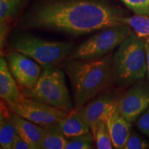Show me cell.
Returning <instances> with one entry per match:
<instances>
[{
	"instance_id": "cell-6",
	"label": "cell",
	"mask_w": 149,
	"mask_h": 149,
	"mask_svg": "<svg viewBox=\"0 0 149 149\" xmlns=\"http://www.w3.org/2000/svg\"><path fill=\"white\" fill-rule=\"evenodd\" d=\"M133 32L126 24L102 29L78 46L70 56V59H92L109 54L120 45Z\"/></svg>"
},
{
	"instance_id": "cell-19",
	"label": "cell",
	"mask_w": 149,
	"mask_h": 149,
	"mask_svg": "<svg viewBox=\"0 0 149 149\" xmlns=\"http://www.w3.org/2000/svg\"><path fill=\"white\" fill-rule=\"evenodd\" d=\"M94 141L92 132L84 135L72 137L68 140L65 149H91L93 148Z\"/></svg>"
},
{
	"instance_id": "cell-23",
	"label": "cell",
	"mask_w": 149,
	"mask_h": 149,
	"mask_svg": "<svg viewBox=\"0 0 149 149\" xmlns=\"http://www.w3.org/2000/svg\"><path fill=\"white\" fill-rule=\"evenodd\" d=\"M137 126L141 133L149 137V109L137 120Z\"/></svg>"
},
{
	"instance_id": "cell-4",
	"label": "cell",
	"mask_w": 149,
	"mask_h": 149,
	"mask_svg": "<svg viewBox=\"0 0 149 149\" xmlns=\"http://www.w3.org/2000/svg\"><path fill=\"white\" fill-rule=\"evenodd\" d=\"M10 45L14 51L36 61L44 69L55 67L73 50L72 43L52 42L31 35H20L13 39Z\"/></svg>"
},
{
	"instance_id": "cell-20",
	"label": "cell",
	"mask_w": 149,
	"mask_h": 149,
	"mask_svg": "<svg viewBox=\"0 0 149 149\" xmlns=\"http://www.w3.org/2000/svg\"><path fill=\"white\" fill-rule=\"evenodd\" d=\"M22 0H0L1 24L10 18L17 10Z\"/></svg>"
},
{
	"instance_id": "cell-15",
	"label": "cell",
	"mask_w": 149,
	"mask_h": 149,
	"mask_svg": "<svg viewBox=\"0 0 149 149\" xmlns=\"http://www.w3.org/2000/svg\"><path fill=\"white\" fill-rule=\"evenodd\" d=\"M17 135L11 115L1 112L0 121V146L3 149H12L15 137Z\"/></svg>"
},
{
	"instance_id": "cell-5",
	"label": "cell",
	"mask_w": 149,
	"mask_h": 149,
	"mask_svg": "<svg viewBox=\"0 0 149 149\" xmlns=\"http://www.w3.org/2000/svg\"><path fill=\"white\" fill-rule=\"evenodd\" d=\"M29 97L66 112L73 110L64 73L53 67L44 69L35 85L24 90Z\"/></svg>"
},
{
	"instance_id": "cell-13",
	"label": "cell",
	"mask_w": 149,
	"mask_h": 149,
	"mask_svg": "<svg viewBox=\"0 0 149 149\" xmlns=\"http://www.w3.org/2000/svg\"><path fill=\"white\" fill-rule=\"evenodd\" d=\"M0 97L8 104L17 103L24 97L3 57L0 59Z\"/></svg>"
},
{
	"instance_id": "cell-12",
	"label": "cell",
	"mask_w": 149,
	"mask_h": 149,
	"mask_svg": "<svg viewBox=\"0 0 149 149\" xmlns=\"http://www.w3.org/2000/svg\"><path fill=\"white\" fill-rule=\"evenodd\" d=\"M17 133L24 140L33 147V149L41 148V144L46 128L26 120L13 113L11 114Z\"/></svg>"
},
{
	"instance_id": "cell-25",
	"label": "cell",
	"mask_w": 149,
	"mask_h": 149,
	"mask_svg": "<svg viewBox=\"0 0 149 149\" xmlns=\"http://www.w3.org/2000/svg\"><path fill=\"white\" fill-rule=\"evenodd\" d=\"M145 51H146V64H147V72L149 77V44L148 42H145Z\"/></svg>"
},
{
	"instance_id": "cell-24",
	"label": "cell",
	"mask_w": 149,
	"mask_h": 149,
	"mask_svg": "<svg viewBox=\"0 0 149 149\" xmlns=\"http://www.w3.org/2000/svg\"><path fill=\"white\" fill-rule=\"evenodd\" d=\"M12 149H33V148L19 135H17L13 143Z\"/></svg>"
},
{
	"instance_id": "cell-8",
	"label": "cell",
	"mask_w": 149,
	"mask_h": 149,
	"mask_svg": "<svg viewBox=\"0 0 149 149\" xmlns=\"http://www.w3.org/2000/svg\"><path fill=\"white\" fill-rule=\"evenodd\" d=\"M6 59L9 70L17 83L25 90L32 88L42 74L40 65L15 51L10 52Z\"/></svg>"
},
{
	"instance_id": "cell-10",
	"label": "cell",
	"mask_w": 149,
	"mask_h": 149,
	"mask_svg": "<svg viewBox=\"0 0 149 149\" xmlns=\"http://www.w3.org/2000/svg\"><path fill=\"white\" fill-rule=\"evenodd\" d=\"M102 120L109 130L113 147L117 149L124 148L131 133L130 123L121 114L117 101L113 100L110 104Z\"/></svg>"
},
{
	"instance_id": "cell-1",
	"label": "cell",
	"mask_w": 149,
	"mask_h": 149,
	"mask_svg": "<svg viewBox=\"0 0 149 149\" xmlns=\"http://www.w3.org/2000/svg\"><path fill=\"white\" fill-rule=\"evenodd\" d=\"M118 10L96 0H60L46 3L26 19L28 26L81 35L123 24Z\"/></svg>"
},
{
	"instance_id": "cell-21",
	"label": "cell",
	"mask_w": 149,
	"mask_h": 149,
	"mask_svg": "<svg viewBox=\"0 0 149 149\" xmlns=\"http://www.w3.org/2000/svg\"><path fill=\"white\" fill-rule=\"evenodd\" d=\"M135 14L149 16V0H121Z\"/></svg>"
},
{
	"instance_id": "cell-17",
	"label": "cell",
	"mask_w": 149,
	"mask_h": 149,
	"mask_svg": "<svg viewBox=\"0 0 149 149\" xmlns=\"http://www.w3.org/2000/svg\"><path fill=\"white\" fill-rule=\"evenodd\" d=\"M120 21L131 27L139 38L149 37V16L136 14L131 17H122Z\"/></svg>"
},
{
	"instance_id": "cell-7",
	"label": "cell",
	"mask_w": 149,
	"mask_h": 149,
	"mask_svg": "<svg viewBox=\"0 0 149 149\" xmlns=\"http://www.w3.org/2000/svg\"><path fill=\"white\" fill-rule=\"evenodd\" d=\"M8 107L12 113L46 128L59 124L69 113L25 96L17 103L8 104Z\"/></svg>"
},
{
	"instance_id": "cell-3",
	"label": "cell",
	"mask_w": 149,
	"mask_h": 149,
	"mask_svg": "<svg viewBox=\"0 0 149 149\" xmlns=\"http://www.w3.org/2000/svg\"><path fill=\"white\" fill-rule=\"evenodd\" d=\"M113 65L119 83L130 84L144 78L147 71L145 42L132 33L119 46Z\"/></svg>"
},
{
	"instance_id": "cell-14",
	"label": "cell",
	"mask_w": 149,
	"mask_h": 149,
	"mask_svg": "<svg viewBox=\"0 0 149 149\" xmlns=\"http://www.w3.org/2000/svg\"><path fill=\"white\" fill-rule=\"evenodd\" d=\"M59 129L68 139L84 135L91 131L90 126L77 110L73 109L60 121Z\"/></svg>"
},
{
	"instance_id": "cell-26",
	"label": "cell",
	"mask_w": 149,
	"mask_h": 149,
	"mask_svg": "<svg viewBox=\"0 0 149 149\" xmlns=\"http://www.w3.org/2000/svg\"><path fill=\"white\" fill-rule=\"evenodd\" d=\"M147 42L149 44V37H148V39H147Z\"/></svg>"
},
{
	"instance_id": "cell-18",
	"label": "cell",
	"mask_w": 149,
	"mask_h": 149,
	"mask_svg": "<svg viewBox=\"0 0 149 149\" xmlns=\"http://www.w3.org/2000/svg\"><path fill=\"white\" fill-rule=\"evenodd\" d=\"M93 139L98 149H111L113 148L111 136L105 122L100 121L91 130Z\"/></svg>"
},
{
	"instance_id": "cell-22",
	"label": "cell",
	"mask_w": 149,
	"mask_h": 149,
	"mask_svg": "<svg viewBox=\"0 0 149 149\" xmlns=\"http://www.w3.org/2000/svg\"><path fill=\"white\" fill-rule=\"evenodd\" d=\"M149 148V144L135 132L130 133L123 149H144Z\"/></svg>"
},
{
	"instance_id": "cell-2",
	"label": "cell",
	"mask_w": 149,
	"mask_h": 149,
	"mask_svg": "<svg viewBox=\"0 0 149 149\" xmlns=\"http://www.w3.org/2000/svg\"><path fill=\"white\" fill-rule=\"evenodd\" d=\"M64 68L71 82L75 110L105 90L114 73L111 59L107 55L92 59H70Z\"/></svg>"
},
{
	"instance_id": "cell-11",
	"label": "cell",
	"mask_w": 149,
	"mask_h": 149,
	"mask_svg": "<svg viewBox=\"0 0 149 149\" xmlns=\"http://www.w3.org/2000/svg\"><path fill=\"white\" fill-rule=\"evenodd\" d=\"M109 93L101 95L98 97L93 99L85 106L77 110L79 115L90 126L91 130L95 128L98 122L103 120L110 104L113 101Z\"/></svg>"
},
{
	"instance_id": "cell-9",
	"label": "cell",
	"mask_w": 149,
	"mask_h": 149,
	"mask_svg": "<svg viewBox=\"0 0 149 149\" xmlns=\"http://www.w3.org/2000/svg\"><path fill=\"white\" fill-rule=\"evenodd\" d=\"M117 103L121 114L130 123L133 122L149 107V89L142 86L133 87Z\"/></svg>"
},
{
	"instance_id": "cell-16",
	"label": "cell",
	"mask_w": 149,
	"mask_h": 149,
	"mask_svg": "<svg viewBox=\"0 0 149 149\" xmlns=\"http://www.w3.org/2000/svg\"><path fill=\"white\" fill-rule=\"evenodd\" d=\"M59 129V124L46 128V132L43 137L41 148L43 149H65L67 139Z\"/></svg>"
}]
</instances>
